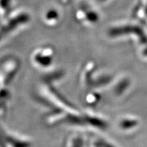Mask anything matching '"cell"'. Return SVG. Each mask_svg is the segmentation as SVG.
Segmentation results:
<instances>
[{"label":"cell","mask_w":147,"mask_h":147,"mask_svg":"<svg viewBox=\"0 0 147 147\" xmlns=\"http://www.w3.org/2000/svg\"><path fill=\"white\" fill-rule=\"evenodd\" d=\"M57 18V14L55 12H54V10H51V12H49L47 14V18L49 20H51V19H56Z\"/></svg>","instance_id":"6da1fadb"}]
</instances>
